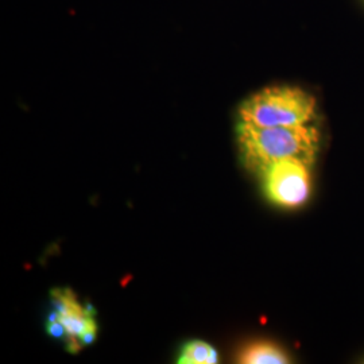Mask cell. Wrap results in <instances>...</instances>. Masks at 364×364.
<instances>
[{
    "instance_id": "cell-2",
    "label": "cell",
    "mask_w": 364,
    "mask_h": 364,
    "mask_svg": "<svg viewBox=\"0 0 364 364\" xmlns=\"http://www.w3.org/2000/svg\"><path fill=\"white\" fill-rule=\"evenodd\" d=\"M237 122L260 127L316 123L318 122V102L312 92L299 85H269L242 102Z\"/></svg>"
},
{
    "instance_id": "cell-5",
    "label": "cell",
    "mask_w": 364,
    "mask_h": 364,
    "mask_svg": "<svg viewBox=\"0 0 364 364\" xmlns=\"http://www.w3.org/2000/svg\"><path fill=\"white\" fill-rule=\"evenodd\" d=\"M237 362L242 364H285L290 363L287 352L272 341H252L237 355Z\"/></svg>"
},
{
    "instance_id": "cell-3",
    "label": "cell",
    "mask_w": 364,
    "mask_h": 364,
    "mask_svg": "<svg viewBox=\"0 0 364 364\" xmlns=\"http://www.w3.org/2000/svg\"><path fill=\"white\" fill-rule=\"evenodd\" d=\"M309 166L296 158H285L260 169L258 174L269 200L282 208L304 205L312 189Z\"/></svg>"
},
{
    "instance_id": "cell-4",
    "label": "cell",
    "mask_w": 364,
    "mask_h": 364,
    "mask_svg": "<svg viewBox=\"0 0 364 364\" xmlns=\"http://www.w3.org/2000/svg\"><path fill=\"white\" fill-rule=\"evenodd\" d=\"M53 305L57 320L65 329L69 348L76 351L81 346H90L96 338V323L91 308H84L68 289L53 290Z\"/></svg>"
},
{
    "instance_id": "cell-6",
    "label": "cell",
    "mask_w": 364,
    "mask_h": 364,
    "mask_svg": "<svg viewBox=\"0 0 364 364\" xmlns=\"http://www.w3.org/2000/svg\"><path fill=\"white\" fill-rule=\"evenodd\" d=\"M218 351L205 341L193 340L183 346L178 356L180 364H215L218 363Z\"/></svg>"
},
{
    "instance_id": "cell-7",
    "label": "cell",
    "mask_w": 364,
    "mask_h": 364,
    "mask_svg": "<svg viewBox=\"0 0 364 364\" xmlns=\"http://www.w3.org/2000/svg\"><path fill=\"white\" fill-rule=\"evenodd\" d=\"M363 1H364V0H363Z\"/></svg>"
},
{
    "instance_id": "cell-1",
    "label": "cell",
    "mask_w": 364,
    "mask_h": 364,
    "mask_svg": "<svg viewBox=\"0 0 364 364\" xmlns=\"http://www.w3.org/2000/svg\"><path fill=\"white\" fill-rule=\"evenodd\" d=\"M236 132L243 162L255 173L285 158H296L312 165L321 139L317 122L301 126L273 127L237 122Z\"/></svg>"
}]
</instances>
